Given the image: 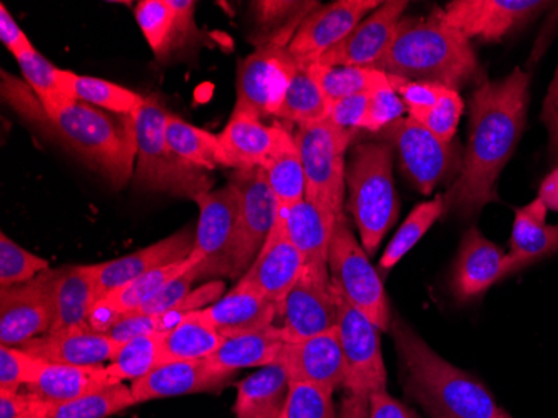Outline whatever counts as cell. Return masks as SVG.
<instances>
[{
  "label": "cell",
  "mask_w": 558,
  "mask_h": 418,
  "mask_svg": "<svg viewBox=\"0 0 558 418\" xmlns=\"http://www.w3.org/2000/svg\"><path fill=\"white\" fill-rule=\"evenodd\" d=\"M532 75L520 68L484 81L470 100V133L462 171L445 194V212L473 218L498 201L497 182L519 146L529 109Z\"/></svg>",
  "instance_id": "cell-1"
},
{
  "label": "cell",
  "mask_w": 558,
  "mask_h": 418,
  "mask_svg": "<svg viewBox=\"0 0 558 418\" xmlns=\"http://www.w3.org/2000/svg\"><path fill=\"white\" fill-rule=\"evenodd\" d=\"M9 103L34 124L58 138L69 151L86 163L93 171L111 182L124 187L133 175L137 156L136 131L133 116L114 115L90 104L72 100L64 108L47 115L43 106L36 109L34 97L14 77L2 74Z\"/></svg>",
  "instance_id": "cell-2"
},
{
  "label": "cell",
  "mask_w": 558,
  "mask_h": 418,
  "mask_svg": "<svg viewBox=\"0 0 558 418\" xmlns=\"http://www.w3.org/2000/svg\"><path fill=\"white\" fill-rule=\"evenodd\" d=\"M404 392L426 414L451 418H509L490 390L437 354L404 320L391 323Z\"/></svg>",
  "instance_id": "cell-3"
},
{
  "label": "cell",
  "mask_w": 558,
  "mask_h": 418,
  "mask_svg": "<svg viewBox=\"0 0 558 418\" xmlns=\"http://www.w3.org/2000/svg\"><path fill=\"white\" fill-rule=\"evenodd\" d=\"M375 68L401 80L454 91L482 77L472 44L447 24L441 9L426 17L401 19L393 43Z\"/></svg>",
  "instance_id": "cell-4"
},
{
  "label": "cell",
  "mask_w": 558,
  "mask_h": 418,
  "mask_svg": "<svg viewBox=\"0 0 558 418\" xmlns=\"http://www.w3.org/2000/svg\"><path fill=\"white\" fill-rule=\"evenodd\" d=\"M348 212L359 226L366 253L375 254L400 215L393 181V147L362 143L347 166Z\"/></svg>",
  "instance_id": "cell-5"
},
{
  "label": "cell",
  "mask_w": 558,
  "mask_h": 418,
  "mask_svg": "<svg viewBox=\"0 0 558 418\" xmlns=\"http://www.w3.org/2000/svg\"><path fill=\"white\" fill-rule=\"evenodd\" d=\"M169 112L155 97H144L133 115L136 131V175L134 182L144 190L194 200L211 191L213 178L203 169L181 159L169 146L166 119Z\"/></svg>",
  "instance_id": "cell-6"
},
{
  "label": "cell",
  "mask_w": 558,
  "mask_h": 418,
  "mask_svg": "<svg viewBox=\"0 0 558 418\" xmlns=\"http://www.w3.org/2000/svg\"><path fill=\"white\" fill-rule=\"evenodd\" d=\"M353 138L354 133L337 128L328 119L316 124L301 126L294 133L306 175V200L337 216L344 215V156Z\"/></svg>",
  "instance_id": "cell-7"
},
{
  "label": "cell",
  "mask_w": 558,
  "mask_h": 418,
  "mask_svg": "<svg viewBox=\"0 0 558 418\" xmlns=\"http://www.w3.org/2000/svg\"><path fill=\"white\" fill-rule=\"evenodd\" d=\"M328 266L331 282L343 297L363 311L381 332L390 330L393 320L384 282L344 215L338 219L329 244Z\"/></svg>",
  "instance_id": "cell-8"
},
{
  "label": "cell",
  "mask_w": 558,
  "mask_h": 418,
  "mask_svg": "<svg viewBox=\"0 0 558 418\" xmlns=\"http://www.w3.org/2000/svg\"><path fill=\"white\" fill-rule=\"evenodd\" d=\"M300 25L288 27L256 47L238 69L236 104L234 109L265 116L278 115L298 61L288 46Z\"/></svg>",
  "instance_id": "cell-9"
},
{
  "label": "cell",
  "mask_w": 558,
  "mask_h": 418,
  "mask_svg": "<svg viewBox=\"0 0 558 418\" xmlns=\"http://www.w3.org/2000/svg\"><path fill=\"white\" fill-rule=\"evenodd\" d=\"M333 288L337 297V332L347 367L344 389L348 394L365 397L385 392L388 375L379 344L381 330L363 311L354 308L337 286L333 285Z\"/></svg>",
  "instance_id": "cell-10"
},
{
  "label": "cell",
  "mask_w": 558,
  "mask_h": 418,
  "mask_svg": "<svg viewBox=\"0 0 558 418\" xmlns=\"http://www.w3.org/2000/svg\"><path fill=\"white\" fill-rule=\"evenodd\" d=\"M388 141L400 159L401 171L422 194L460 175L463 158L453 141H444L413 118L390 126Z\"/></svg>",
  "instance_id": "cell-11"
},
{
  "label": "cell",
  "mask_w": 558,
  "mask_h": 418,
  "mask_svg": "<svg viewBox=\"0 0 558 418\" xmlns=\"http://www.w3.org/2000/svg\"><path fill=\"white\" fill-rule=\"evenodd\" d=\"M230 182L240 198L230 278L240 279L268 240L278 218V201L272 196L262 168L234 169Z\"/></svg>",
  "instance_id": "cell-12"
},
{
  "label": "cell",
  "mask_w": 558,
  "mask_h": 418,
  "mask_svg": "<svg viewBox=\"0 0 558 418\" xmlns=\"http://www.w3.org/2000/svg\"><path fill=\"white\" fill-rule=\"evenodd\" d=\"M284 342L312 338L337 329V297L329 266L304 265L279 307Z\"/></svg>",
  "instance_id": "cell-13"
},
{
  "label": "cell",
  "mask_w": 558,
  "mask_h": 418,
  "mask_svg": "<svg viewBox=\"0 0 558 418\" xmlns=\"http://www.w3.org/2000/svg\"><path fill=\"white\" fill-rule=\"evenodd\" d=\"M193 201L199 206V219L196 244L190 258L199 263L201 278L230 276L231 254L240 215L236 188L228 182V187L197 194Z\"/></svg>",
  "instance_id": "cell-14"
},
{
  "label": "cell",
  "mask_w": 558,
  "mask_h": 418,
  "mask_svg": "<svg viewBox=\"0 0 558 418\" xmlns=\"http://www.w3.org/2000/svg\"><path fill=\"white\" fill-rule=\"evenodd\" d=\"M544 0H453L441 9L445 21L465 39L500 43L541 15Z\"/></svg>",
  "instance_id": "cell-15"
},
{
  "label": "cell",
  "mask_w": 558,
  "mask_h": 418,
  "mask_svg": "<svg viewBox=\"0 0 558 418\" xmlns=\"http://www.w3.org/2000/svg\"><path fill=\"white\" fill-rule=\"evenodd\" d=\"M379 5L378 0H338L316 8L298 27L288 46L290 55L303 64H316Z\"/></svg>",
  "instance_id": "cell-16"
},
{
  "label": "cell",
  "mask_w": 558,
  "mask_h": 418,
  "mask_svg": "<svg viewBox=\"0 0 558 418\" xmlns=\"http://www.w3.org/2000/svg\"><path fill=\"white\" fill-rule=\"evenodd\" d=\"M52 270L21 285L0 288V342L21 347L52 326Z\"/></svg>",
  "instance_id": "cell-17"
},
{
  "label": "cell",
  "mask_w": 558,
  "mask_h": 418,
  "mask_svg": "<svg viewBox=\"0 0 558 418\" xmlns=\"http://www.w3.org/2000/svg\"><path fill=\"white\" fill-rule=\"evenodd\" d=\"M291 382L312 383L333 392L344 389L347 367L337 329L312 338L284 342L278 361Z\"/></svg>",
  "instance_id": "cell-18"
},
{
  "label": "cell",
  "mask_w": 558,
  "mask_h": 418,
  "mask_svg": "<svg viewBox=\"0 0 558 418\" xmlns=\"http://www.w3.org/2000/svg\"><path fill=\"white\" fill-rule=\"evenodd\" d=\"M407 8H409L407 0L381 2L376 11L354 27L353 33L343 43L323 56L318 64L328 65V68L333 65L375 68L393 43L398 24L403 19Z\"/></svg>",
  "instance_id": "cell-19"
},
{
  "label": "cell",
  "mask_w": 558,
  "mask_h": 418,
  "mask_svg": "<svg viewBox=\"0 0 558 418\" xmlns=\"http://www.w3.org/2000/svg\"><path fill=\"white\" fill-rule=\"evenodd\" d=\"M507 253L494 241L482 235L478 228H470L463 235L453 270L450 290L459 301L478 300L495 283L505 276Z\"/></svg>",
  "instance_id": "cell-20"
},
{
  "label": "cell",
  "mask_w": 558,
  "mask_h": 418,
  "mask_svg": "<svg viewBox=\"0 0 558 418\" xmlns=\"http://www.w3.org/2000/svg\"><path fill=\"white\" fill-rule=\"evenodd\" d=\"M194 244H196V232L193 235L187 229H183L143 250L93 265L99 300L119 286L133 282L153 270L187 260L193 253Z\"/></svg>",
  "instance_id": "cell-21"
},
{
  "label": "cell",
  "mask_w": 558,
  "mask_h": 418,
  "mask_svg": "<svg viewBox=\"0 0 558 418\" xmlns=\"http://www.w3.org/2000/svg\"><path fill=\"white\" fill-rule=\"evenodd\" d=\"M234 373L221 372L206 360L166 361L131 385L136 404L181 397V395L216 392L233 380Z\"/></svg>",
  "instance_id": "cell-22"
},
{
  "label": "cell",
  "mask_w": 558,
  "mask_h": 418,
  "mask_svg": "<svg viewBox=\"0 0 558 418\" xmlns=\"http://www.w3.org/2000/svg\"><path fill=\"white\" fill-rule=\"evenodd\" d=\"M303 268V254L287 237L283 223L276 218L268 240L263 244L253 265L240 279L255 286L256 290L262 291L279 310Z\"/></svg>",
  "instance_id": "cell-23"
},
{
  "label": "cell",
  "mask_w": 558,
  "mask_h": 418,
  "mask_svg": "<svg viewBox=\"0 0 558 418\" xmlns=\"http://www.w3.org/2000/svg\"><path fill=\"white\" fill-rule=\"evenodd\" d=\"M119 347L108 333L94 332L89 325L49 332L21 345L40 360L74 367H100L116 357Z\"/></svg>",
  "instance_id": "cell-24"
},
{
  "label": "cell",
  "mask_w": 558,
  "mask_h": 418,
  "mask_svg": "<svg viewBox=\"0 0 558 418\" xmlns=\"http://www.w3.org/2000/svg\"><path fill=\"white\" fill-rule=\"evenodd\" d=\"M201 315L218 330L219 335L228 338L276 325L278 307L256 290L255 286L238 279L234 288L222 295L216 303L203 308Z\"/></svg>",
  "instance_id": "cell-25"
},
{
  "label": "cell",
  "mask_w": 558,
  "mask_h": 418,
  "mask_svg": "<svg viewBox=\"0 0 558 418\" xmlns=\"http://www.w3.org/2000/svg\"><path fill=\"white\" fill-rule=\"evenodd\" d=\"M547 215L548 207L538 198L517 210L505 276L515 275L558 253V225H548Z\"/></svg>",
  "instance_id": "cell-26"
},
{
  "label": "cell",
  "mask_w": 558,
  "mask_h": 418,
  "mask_svg": "<svg viewBox=\"0 0 558 418\" xmlns=\"http://www.w3.org/2000/svg\"><path fill=\"white\" fill-rule=\"evenodd\" d=\"M193 0H143L134 9L137 24L156 58L166 59L196 31Z\"/></svg>",
  "instance_id": "cell-27"
},
{
  "label": "cell",
  "mask_w": 558,
  "mask_h": 418,
  "mask_svg": "<svg viewBox=\"0 0 558 418\" xmlns=\"http://www.w3.org/2000/svg\"><path fill=\"white\" fill-rule=\"evenodd\" d=\"M398 94L407 106L410 118L425 126L444 141H453L463 112L459 91L434 83H413L404 80Z\"/></svg>",
  "instance_id": "cell-28"
},
{
  "label": "cell",
  "mask_w": 558,
  "mask_h": 418,
  "mask_svg": "<svg viewBox=\"0 0 558 418\" xmlns=\"http://www.w3.org/2000/svg\"><path fill=\"white\" fill-rule=\"evenodd\" d=\"M278 218L291 243L303 254L304 265L328 266L329 244L340 216L304 198L288 210L278 207Z\"/></svg>",
  "instance_id": "cell-29"
},
{
  "label": "cell",
  "mask_w": 558,
  "mask_h": 418,
  "mask_svg": "<svg viewBox=\"0 0 558 418\" xmlns=\"http://www.w3.org/2000/svg\"><path fill=\"white\" fill-rule=\"evenodd\" d=\"M99 301L93 265H68L52 270V326L49 332L86 326ZM47 332V333H49Z\"/></svg>",
  "instance_id": "cell-30"
},
{
  "label": "cell",
  "mask_w": 558,
  "mask_h": 418,
  "mask_svg": "<svg viewBox=\"0 0 558 418\" xmlns=\"http://www.w3.org/2000/svg\"><path fill=\"white\" fill-rule=\"evenodd\" d=\"M253 112L234 109L219 140L236 169L263 168L278 141L281 124L266 126Z\"/></svg>",
  "instance_id": "cell-31"
},
{
  "label": "cell",
  "mask_w": 558,
  "mask_h": 418,
  "mask_svg": "<svg viewBox=\"0 0 558 418\" xmlns=\"http://www.w3.org/2000/svg\"><path fill=\"white\" fill-rule=\"evenodd\" d=\"M116 385L108 367H74V365L44 361L27 392L46 402H65Z\"/></svg>",
  "instance_id": "cell-32"
},
{
  "label": "cell",
  "mask_w": 558,
  "mask_h": 418,
  "mask_svg": "<svg viewBox=\"0 0 558 418\" xmlns=\"http://www.w3.org/2000/svg\"><path fill=\"white\" fill-rule=\"evenodd\" d=\"M290 377L279 363L263 367L238 385L236 418H281L290 394Z\"/></svg>",
  "instance_id": "cell-33"
},
{
  "label": "cell",
  "mask_w": 558,
  "mask_h": 418,
  "mask_svg": "<svg viewBox=\"0 0 558 418\" xmlns=\"http://www.w3.org/2000/svg\"><path fill=\"white\" fill-rule=\"evenodd\" d=\"M284 338L276 325L256 332L241 333L222 339L218 350L208 358V363L221 372L236 373L251 367H268L278 361Z\"/></svg>",
  "instance_id": "cell-34"
},
{
  "label": "cell",
  "mask_w": 558,
  "mask_h": 418,
  "mask_svg": "<svg viewBox=\"0 0 558 418\" xmlns=\"http://www.w3.org/2000/svg\"><path fill=\"white\" fill-rule=\"evenodd\" d=\"M262 169L279 210H288L306 198V175L300 151L294 134L284 126H281L275 150Z\"/></svg>",
  "instance_id": "cell-35"
},
{
  "label": "cell",
  "mask_w": 558,
  "mask_h": 418,
  "mask_svg": "<svg viewBox=\"0 0 558 418\" xmlns=\"http://www.w3.org/2000/svg\"><path fill=\"white\" fill-rule=\"evenodd\" d=\"M166 138L171 150L194 168L203 171L234 168L233 159L219 136L209 133L206 129L190 124L180 116L169 112L166 119Z\"/></svg>",
  "instance_id": "cell-36"
},
{
  "label": "cell",
  "mask_w": 558,
  "mask_h": 418,
  "mask_svg": "<svg viewBox=\"0 0 558 418\" xmlns=\"http://www.w3.org/2000/svg\"><path fill=\"white\" fill-rule=\"evenodd\" d=\"M134 405L137 404L130 386L116 383L72 401L46 402L37 397L34 418H109Z\"/></svg>",
  "instance_id": "cell-37"
},
{
  "label": "cell",
  "mask_w": 558,
  "mask_h": 418,
  "mask_svg": "<svg viewBox=\"0 0 558 418\" xmlns=\"http://www.w3.org/2000/svg\"><path fill=\"white\" fill-rule=\"evenodd\" d=\"M59 81L69 99L81 100L114 115L133 116L144 103L141 94L99 77L80 75L61 69Z\"/></svg>",
  "instance_id": "cell-38"
},
{
  "label": "cell",
  "mask_w": 558,
  "mask_h": 418,
  "mask_svg": "<svg viewBox=\"0 0 558 418\" xmlns=\"http://www.w3.org/2000/svg\"><path fill=\"white\" fill-rule=\"evenodd\" d=\"M225 336L201 315V310L191 311L174 329L166 332L162 339L166 361L208 360Z\"/></svg>",
  "instance_id": "cell-39"
},
{
  "label": "cell",
  "mask_w": 558,
  "mask_h": 418,
  "mask_svg": "<svg viewBox=\"0 0 558 418\" xmlns=\"http://www.w3.org/2000/svg\"><path fill=\"white\" fill-rule=\"evenodd\" d=\"M329 100L326 99L318 80H316L313 64L298 62L296 71L291 77L287 96L279 108L276 118L293 124L310 126L325 121L328 118Z\"/></svg>",
  "instance_id": "cell-40"
},
{
  "label": "cell",
  "mask_w": 558,
  "mask_h": 418,
  "mask_svg": "<svg viewBox=\"0 0 558 418\" xmlns=\"http://www.w3.org/2000/svg\"><path fill=\"white\" fill-rule=\"evenodd\" d=\"M313 71L329 104L347 97L369 94L391 84V75L376 68H359V65L328 68L316 62L313 64Z\"/></svg>",
  "instance_id": "cell-41"
},
{
  "label": "cell",
  "mask_w": 558,
  "mask_h": 418,
  "mask_svg": "<svg viewBox=\"0 0 558 418\" xmlns=\"http://www.w3.org/2000/svg\"><path fill=\"white\" fill-rule=\"evenodd\" d=\"M166 333H149L137 336L125 344H121L118 354L108 365V372L112 382L122 383V380L143 379L147 373L166 363L162 339Z\"/></svg>",
  "instance_id": "cell-42"
},
{
  "label": "cell",
  "mask_w": 558,
  "mask_h": 418,
  "mask_svg": "<svg viewBox=\"0 0 558 418\" xmlns=\"http://www.w3.org/2000/svg\"><path fill=\"white\" fill-rule=\"evenodd\" d=\"M445 213V196L438 194L432 201L418 204L410 213L409 218L404 219L403 225L398 228L393 240L388 243L384 256L379 260V270L384 273L391 272L395 266L403 260L404 254H409L416 244L425 237L428 229Z\"/></svg>",
  "instance_id": "cell-43"
},
{
  "label": "cell",
  "mask_w": 558,
  "mask_h": 418,
  "mask_svg": "<svg viewBox=\"0 0 558 418\" xmlns=\"http://www.w3.org/2000/svg\"><path fill=\"white\" fill-rule=\"evenodd\" d=\"M25 83L29 84L33 93L39 99L40 106L47 115L64 108L72 99L65 96L62 89L61 81H59V71L52 62L47 61L39 50L34 47L29 52H25L21 58L15 59Z\"/></svg>",
  "instance_id": "cell-44"
},
{
  "label": "cell",
  "mask_w": 558,
  "mask_h": 418,
  "mask_svg": "<svg viewBox=\"0 0 558 418\" xmlns=\"http://www.w3.org/2000/svg\"><path fill=\"white\" fill-rule=\"evenodd\" d=\"M49 261L15 243L8 235H0V288L31 282L47 272Z\"/></svg>",
  "instance_id": "cell-45"
},
{
  "label": "cell",
  "mask_w": 558,
  "mask_h": 418,
  "mask_svg": "<svg viewBox=\"0 0 558 418\" xmlns=\"http://www.w3.org/2000/svg\"><path fill=\"white\" fill-rule=\"evenodd\" d=\"M281 418H338L333 392L304 382H291Z\"/></svg>",
  "instance_id": "cell-46"
},
{
  "label": "cell",
  "mask_w": 558,
  "mask_h": 418,
  "mask_svg": "<svg viewBox=\"0 0 558 418\" xmlns=\"http://www.w3.org/2000/svg\"><path fill=\"white\" fill-rule=\"evenodd\" d=\"M403 81L397 75H391V84L368 94V106H366L363 129H366L369 133H379V131H384V129H388L395 122L403 119L407 106L398 94V87Z\"/></svg>",
  "instance_id": "cell-47"
},
{
  "label": "cell",
  "mask_w": 558,
  "mask_h": 418,
  "mask_svg": "<svg viewBox=\"0 0 558 418\" xmlns=\"http://www.w3.org/2000/svg\"><path fill=\"white\" fill-rule=\"evenodd\" d=\"M44 360L21 347H0V390L19 392L29 385L43 369Z\"/></svg>",
  "instance_id": "cell-48"
},
{
  "label": "cell",
  "mask_w": 558,
  "mask_h": 418,
  "mask_svg": "<svg viewBox=\"0 0 558 418\" xmlns=\"http://www.w3.org/2000/svg\"><path fill=\"white\" fill-rule=\"evenodd\" d=\"M190 260L191 263L187 268L178 273L174 278L169 279L161 290L137 311L147 313V315H159V313H165V311L172 310V308L183 303L193 294L194 283L201 278L199 263L194 261L193 258H190Z\"/></svg>",
  "instance_id": "cell-49"
},
{
  "label": "cell",
  "mask_w": 558,
  "mask_h": 418,
  "mask_svg": "<svg viewBox=\"0 0 558 418\" xmlns=\"http://www.w3.org/2000/svg\"><path fill=\"white\" fill-rule=\"evenodd\" d=\"M366 106H368V94L335 100V103L329 104L328 118L326 119L337 128L343 129V131L356 133L359 129H363Z\"/></svg>",
  "instance_id": "cell-50"
},
{
  "label": "cell",
  "mask_w": 558,
  "mask_h": 418,
  "mask_svg": "<svg viewBox=\"0 0 558 418\" xmlns=\"http://www.w3.org/2000/svg\"><path fill=\"white\" fill-rule=\"evenodd\" d=\"M149 333H166L162 329L161 315H147V313L134 311V313L122 317L118 323H114L108 335L118 344H125L130 339L149 335Z\"/></svg>",
  "instance_id": "cell-51"
},
{
  "label": "cell",
  "mask_w": 558,
  "mask_h": 418,
  "mask_svg": "<svg viewBox=\"0 0 558 418\" xmlns=\"http://www.w3.org/2000/svg\"><path fill=\"white\" fill-rule=\"evenodd\" d=\"M0 37L15 59L34 49L29 37L25 36L24 31L19 27L17 22L14 21L4 4L0 5Z\"/></svg>",
  "instance_id": "cell-52"
},
{
  "label": "cell",
  "mask_w": 558,
  "mask_h": 418,
  "mask_svg": "<svg viewBox=\"0 0 558 418\" xmlns=\"http://www.w3.org/2000/svg\"><path fill=\"white\" fill-rule=\"evenodd\" d=\"M542 121L547 126L550 158L558 165V68L545 97Z\"/></svg>",
  "instance_id": "cell-53"
},
{
  "label": "cell",
  "mask_w": 558,
  "mask_h": 418,
  "mask_svg": "<svg viewBox=\"0 0 558 418\" xmlns=\"http://www.w3.org/2000/svg\"><path fill=\"white\" fill-rule=\"evenodd\" d=\"M36 404V395L0 390V418H34Z\"/></svg>",
  "instance_id": "cell-54"
},
{
  "label": "cell",
  "mask_w": 558,
  "mask_h": 418,
  "mask_svg": "<svg viewBox=\"0 0 558 418\" xmlns=\"http://www.w3.org/2000/svg\"><path fill=\"white\" fill-rule=\"evenodd\" d=\"M368 418H422L413 408L391 397L387 390L369 397Z\"/></svg>",
  "instance_id": "cell-55"
},
{
  "label": "cell",
  "mask_w": 558,
  "mask_h": 418,
  "mask_svg": "<svg viewBox=\"0 0 558 418\" xmlns=\"http://www.w3.org/2000/svg\"><path fill=\"white\" fill-rule=\"evenodd\" d=\"M369 397L365 395L348 394L341 402L338 418H368Z\"/></svg>",
  "instance_id": "cell-56"
},
{
  "label": "cell",
  "mask_w": 558,
  "mask_h": 418,
  "mask_svg": "<svg viewBox=\"0 0 558 418\" xmlns=\"http://www.w3.org/2000/svg\"><path fill=\"white\" fill-rule=\"evenodd\" d=\"M537 198L548 210L558 212V166L542 182Z\"/></svg>",
  "instance_id": "cell-57"
},
{
  "label": "cell",
  "mask_w": 558,
  "mask_h": 418,
  "mask_svg": "<svg viewBox=\"0 0 558 418\" xmlns=\"http://www.w3.org/2000/svg\"><path fill=\"white\" fill-rule=\"evenodd\" d=\"M428 417L429 418H451V417H448V415H445V414H429Z\"/></svg>",
  "instance_id": "cell-58"
},
{
  "label": "cell",
  "mask_w": 558,
  "mask_h": 418,
  "mask_svg": "<svg viewBox=\"0 0 558 418\" xmlns=\"http://www.w3.org/2000/svg\"><path fill=\"white\" fill-rule=\"evenodd\" d=\"M509 418H513L512 415H509Z\"/></svg>",
  "instance_id": "cell-59"
}]
</instances>
